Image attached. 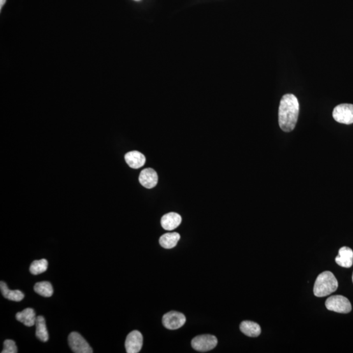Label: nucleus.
<instances>
[{
	"instance_id": "14",
	"label": "nucleus",
	"mask_w": 353,
	"mask_h": 353,
	"mask_svg": "<svg viewBox=\"0 0 353 353\" xmlns=\"http://www.w3.org/2000/svg\"><path fill=\"white\" fill-rule=\"evenodd\" d=\"M0 289L2 295L5 298L14 301H22L24 298V294L19 290H11L9 289L6 283L3 282L0 283Z\"/></svg>"
},
{
	"instance_id": "5",
	"label": "nucleus",
	"mask_w": 353,
	"mask_h": 353,
	"mask_svg": "<svg viewBox=\"0 0 353 353\" xmlns=\"http://www.w3.org/2000/svg\"><path fill=\"white\" fill-rule=\"evenodd\" d=\"M218 340L215 336L204 334L196 336L192 340V347L199 352H207L212 350L217 346Z\"/></svg>"
},
{
	"instance_id": "13",
	"label": "nucleus",
	"mask_w": 353,
	"mask_h": 353,
	"mask_svg": "<svg viewBox=\"0 0 353 353\" xmlns=\"http://www.w3.org/2000/svg\"><path fill=\"white\" fill-rule=\"evenodd\" d=\"M16 318L18 321L22 322L25 326L30 327L36 324L37 317L33 309H25L21 312L17 313Z\"/></svg>"
},
{
	"instance_id": "15",
	"label": "nucleus",
	"mask_w": 353,
	"mask_h": 353,
	"mask_svg": "<svg viewBox=\"0 0 353 353\" xmlns=\"http://www.w3.org/2000/svg\"><path fill=\"white\" fill-rule=\"evenodd\" d=\"M241 331L249 337H258L261 333V328L256 322L245 320L240 324Z\"/></svg>"
},
{
	"instance_id": "21",
	"label": "nucleus",
	"mask_w": 353,
	"mask_h": 353,
	"mask_svg": "<svg viewBox=\"0 0 353 353\" xmlns=\"http://www.w3.org/2000/svg\"><path fill=\"white\" fill-rule=\"evenodd\" d=\"M6 0H0V9H1V10L5 4H6Z\"/></svg>"
},
{
	"instance_id": "4",
	"label": "nucleus",
	"mask_w": 353,
	"mask_h": 353,
	"mask_svg": "<svg viewBox=\"0 0 353 353\" xmlns=\"http://www.w3.org/2000/svg\"><path fill=\"white\" fill-rule=\"evenodd\" d=\"M333 118L336 121L341 124H351L353 123V105L342 104L334 109Z\"/></svg>"
},
{
	"instance_id": "7",
	"label": "nucleus",
	"mask_w": 353,
	"mask_h": 353,
	"mask_svg": "<svg viewBox=\"0 0 353 353\" xmlns=\"http://www.w3.org/2000/svg\"><path fill=\"white\" fill-rule=\"evenodd\" d=\"M186 322V317L183 313L176 311H170L165 314L162 319L164 326L169 330L180 329Z\"/></svg>"
},
{
	"instance_id": "3",
	"label": "nucleus",
	"mask_w": 353,
	"mask_h": 353,
	"mask_svg": "<svg viewBox=\"0 0 353 353\" xmlns=\"http://www.w3.org/2000/svg\"><path fill=\"white\" fill-rule=\"evenodd\" d=\"M325 306L329 310L337 313H349L352 310L349 299L341 295L330 297L326 299Z\"/></svg>"
},
{
	"instance_id": "18",
	"label": "nucleus",
	"mask_w": 353,
	"mask_h": 353,
	"mask_svg": "<svg viewBox=\"0 0 353 353\" xmlns=\"http://www.w3.org/2000/svg\"><path fill=\"white\" fill-rule=\"evenodd\" d=\"M34 291L41 296L49 298L53 294V288L49 282L37 283L34 287Z\"/></svg>"
},
{
	"instance_id": "17",
	"label": "nucleus",
	"mask_w": 353,
	"mask_h": 353,
	"mask_svg": "<svg viewBox=\"0 0 353 353\" xmlns=\"http://www.w3.org/2000/svg\"><path fill=\"white\" fill-rule=\"evenodd\" d=\"M36 335L39 340L46 342L48 340V333L46 329L45 318L43 316L37 317Z\"/></svg>"
},
{
	"instance_id": "20",
	"label": "nucleus",
	"mask_w": 353,
	"mask_h": 353,
	"mask_svg": "<svg viewBox=\"0 0 353 353\" xmlns=\"http://www.w3.org/2000/svg\"><path fill=\"white\" fill-rule=\"evenodd\" d=\"M18 349L15 341L11 340H6L4 343V349L2 353H17Z\"/></svg>"
},
{
	"instance_id": "8",
	"label": "nucleus",
	"mask_w": 353,
	"mask_h": 353,
	"mask_svg": "<svg viewBox=\"0 0 353 353\" xmlns=\"http://www.w3.org/2000/svg\"><path fill=\"white\" fill-rule=\"evenodd\" d=\"M143 336L138 331H134L128 335L125 341V347L128 353H138L143 346Z\"/></svg>"
},
{
	"instance_id": "23",
	"label": "nucleus",
	"mask_w": 353,
	"mask_h": 353,
	"mask_svg": "<svg viewBox=\"0 0 353 353\" xmlns=\"http://www.w3.org/2000/svg\"><path fill=\"white\" fill-rule=\"evenodd\" d=\"M352 282H353V273H352Z\"/></svg>"
},
{
	"instance_id": "11",
	"label": "nucleus",
	"mask_w": 353,
	"mask_h": 353,
	"mask_svg": "<svg viewBox=\"0 0 353 353\" xmlns=\"http://www.w3.org/2000/svg\"><path fill=\"white\" fill-rule=\"evenodd\" d=\"M181 221L182 219L178 213H169L162 217L161 225L166 231H173L180 226Z\"/></svg>"
},
{
	"instance_id": "10",
	"label": "nucleus",
	"mask_w": 353,
	"mask_h": 353,
	"mask_svg": "<svg viewBox=\"0 0 353 353\" xmlns=\"http://www.w3.org/2000/svg\"><path fill=\"white\" fill-rule=\"evenodd\" d=\"M337 264L343 268H349L353 264V251L351 248L343 247L339 250V254L336 258Z\"/></svg>"
},
{
	"instance_id": "6",
	"label": "nucleus",
	"mask_w": 353,
	"mask_h": 353,
	"mask_svg": "<svg viewBox=\"0 0 353 353\" xmlns=\"http://www.w3.org/2000/svg\"><path fill=\"white\" fill-rule=\"evenodd\" d=\"M68 342L73 352L76 353H92L93 350L87 341L78 332H71L68 337Z\"/></svg>"
},
{
	"instance_id": "16",
	"label": "nucleus",
	"mask_w": 353,
	"mask_h": 353,
	"mask_svg": "<svg viewBox=\"0 0 353 353\" xmlns=\"http://www.w3.org/2000/svg\"><path fill=\"white\" fill-rule=\"evenodd\" d=\"M180 238V234L176 232L167 233L160 237L159 243L162 247L169 249L175 247Z\"/></svg>"
},
{
	"instance_id": "12",
	"label": "nucleus",
	"mask_w": 353,
	"mask_h": 353,
	"mask_svg": "<svg viewBox=\"0 0 353 353\" xmlns=\"http://www.w3.org/2000/svg\"><path fill=\"white\" fill-rule=\"evenodd\" d=\"M124 159L127 164L134 169L141 168L145 165L146 162L145 156L137 150L127 153Z\"/></svg>"
},
{
	"instance_id": "9",
	"label": "nucleus",
	"mask_w": 353,
	"mask_h": 353,
	"mask_svg": "<svg viewBox=\"0 0 353 353\" xmlns=\"http://www.w3.org/2000/svg\"><path fill=\"white\" fill-rule=\"evenodd\" d=\"M157 173L152 168H146L141 171L139 176V183L147 189H153L158 183Z\"/></svg>"
},
{
	"instance_id": "1",
	"label": "nucleus",
	"mask_w": 353,
	"mask_h": 353,
	"mask_svg": "<svg viewBox=\"0 0 353 353\" xmlns=\"http://www.w3.org/2000/svg\"><path fill=\"white\" fill-rule=\"evenodd\" d=\"M299 102L294 94L284 95L279 108V124L283 131L290 132L296 127L299 115Z\"/></svg>"
},
{
	"instance_id": "2",
	"label": "nucleus",
	"mask_w": 353,
	"mask_h": 353,
	"mask_svg": "<svg viewBox=\"0 0 353 353\" xmlns=\"http://www.w3.org/2000/svg\"><path fill=\"white\" fill-rule=\"evenodd\" d=\"M338 282L331 271H326L318 276L315 281L313 292L316 296L324 297L335 292Z\"/></svg>"
},
{
	"instance_id": "22",
	"label": "nucleus",
	"mask_w": 353,
	"mask_h": 353,
	"mask_svg": "<svg viewBox=\"0 0 353 353\" xmlns=\"http://www.w3.org/2000/svg\"><path fill=\"white\" fill-rule=\"evenodd\" d=\"M134 1L139 2L140 1V0H134Z\"/></svg>"
},
{
	"instance_id": "19",
	"label": "nucleus",
	"mask_w": 353,
	"mask_h": 353,
	"mask_svg": "<svg viewBox=\"0 0 353 353\" xmlns=\"http://www.w3.org/2000/svg\"><path fill=\"white\" fill-rule=\"evenodd\" d=\"M48 268V262L45 259L35 261L30 266V271L32 274L36 275L45 272Z\"/></svg>"
}]
</instances>
